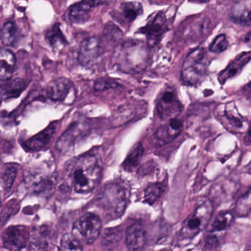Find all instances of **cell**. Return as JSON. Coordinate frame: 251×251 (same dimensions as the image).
<instances>
[{"mask_svg":"<svg viewBox=\"0 0 251 251\" xmlns=\"http://www.w3.org/2000/svg\"><path fill=\"white\" fill-rule=\"evenodd\" d=\"M151 61V48L139 40L125 41L119 44L113 54V64L123 73H139Z\"/></svg>","mask_w":251,"mask_h":251,"instance_id":"6da1fadb","label":"cell"},{"mask_svg":"<svg viewBox=\"0 0 251 251\" xmlns=\"http://www.w3.org/2000/svg\"><path fill=\"white\" fill-rule=\"evenodd\" d=\"M102 170L95 155L86 154L77 158L71 167L72 184L78 193L92 192L99 184Z\"/></svg>","mask_w":251,"mask_h":251,"instance_id":"7a4b0ae2","label":"cell"},{"mask_svg":"<svg viewBox=\"0 0 251 251\" xmlns=\"http://www.w3.org/2000/svg\"><path fill=\"white\" fill-rule=\"evenodd\" d=\"M129 195L127 189L119 184L111 183L105 185L97 197L98 206L113 219L123 216L128 205Z\"/></svg>","mask_w":251,"mask_h":251,"instance_id":"3957f363","label":"cell"},{"mask_svg":"<svg viewBox=\"0 0 251 251\" xmlns=\"http://www.w3.org/2000/svg\"><path fill=\"white\" fill-rule=\"evenodd\" d=\"M214 212V205L210 200L199 201L193 212L186 219L180 228L183 239H192L206 227Z\"/></svg>","mask_w":251,"mask_h":251,"instance_id":"277c9868","label":"cell"},{"mask_svg":"<svg viewBox=\"0 0 251 251\" xmlns=\"http://www.w3.org/2000/svg\"><path fill=\"white\" fill-rule=\"evenodd\" d=\"M207 56L205 50L198 48L186 57L181 70L182 81L189 86H195L205 78L207 73Z\"/></svg>","mask_w":251,"mask_h":251,"instance_id":"5b68a950","label":"cell"},{"mask_svg":"<svg viewBox=\"0 0 251 251\" xmlns=\"http://www.w3.org/2000/svg\"><path fill=\"white\" fill-rule=\"evenodd\" d=\"M102 221L93 213L87 212L73 225L72 234L81 243L92 245L100 236Z\"/></svg>","mask_w":251,"mask_h":251,"instance_id":"8992f818","label":"cell"},{"mask_svg":"<svg viewBox=\"0 0 251 251\" xmlns=\"http://www.w3.org/2000/svg\"><path fill=\"white\" fill-rule=\"evenodd\" d=\"M155 111L158 118L163 120H171L177 118L183 111L176 89L167 87L162 90L156 100Z\"/></svg>","mask_w":251,"mask_h":251,"instance_id":"52a82bcc","label":"cell"},{"mask_svg":"<svg viewBox=\"0 0 251 251\" xmlns=\"http://www.w3.org/2000/svg\"><path fill=\"white\" fill-rule=\"evenodd\" d=\"M168 29L167 17L163 11H159L150 17L147 24L139 29L138 33L145 35L147 45L151 48L160 43Z\"/></svg>","mask_w":251,"mask_h":251,"instance_id":"ba28073f","label":"cell"},{"mask_svg":"<svg viewBox=\"0 0 251 251\" xmlns=\"http://www.w3.org/2000/svg\"><path fill=\"white\" fill-rule=\"evenodd\" d=\"M104 45L99 37L88 38L83 41L78 50V61L83 67H92L100 59L104 53Z\"/></svg>","mask_w":251,"mask_h":251,"instance_id":"9c48e42d","label":"cell"},{"mask_svg":"<svg viewBox=\"0 0 251 251\" xmlns=\"http://www.w3.org/2000/svg\"><path fill=\"white\" fill-rule=\"evenodd\" d=\"M4 247L10 251H20L24 249L28 241L27 228L23 226H11L2 233Z\"/></svg>","mask_w":251,"mask_h":251,"instance_id":"30bf717a","label":"cell"},{"mask_svg":"<svg viewBox=\"0 0 251 251\" xmlns=\"http://www.w3.org/2000/svg\"><path fill=\"white\" fill-rule=\"evenodd\" d=\"M143 14L142 5L137 2H123L113 11V19L123 25H130Z\"/></svg>","mask_w":251,"mask_h":251,"instance_id":"8fae6325","label":"cell"},{"mask_svg":"<svg viewBox=\"0 0 251 251\" xmlns=\"http://www.w3.org/2000/svg\"><path fill=\"white\" fill-rule=\"evenodd\" d=\"M183 124L181 120L176 118L161 126L155 132L154 137L158 145H164L173 142L181 133Z\"/></svg>","mask_w":251,"mask_h":251,"instance_id":"7c38bea8","label":"cell"},{"mask_svg":"<svg viewBox=\"0 0 251 251\" xmlns=\"http://www.w3.org/2000/svg\"><path fill=\"white\" fill-rule=\"evenodd\" d=\"M105 2L97 1H82L72 5L68 10V17L73 24H81L87 21L92 11Z\"/></svg>","mask_w":251,"mask_h":251,"instance_id":"4fadbf2b","label":"cell"},{"mask_svg":"<svg viewBox=\"0 0 251 251\" xmlns=\"http://www.w3.org/2000/svg\"><path fill=\"white\" fill-rule=\"evenodd\" d=\"M146 241V233L141 223H135L127 227L126 245L128 251H142Z\"/></svg>","mask_w":251,"mask_h":251,"instance_id":"5bb4252c","label":"cell"},{"mask_svg":"<svg viewBox=\"0 0 251 251\" xmlns=\"http://www.w3.org/2000/svg\"><path fill=\"white\" fill-rule=\"evenodd\" d=\"M56 123H52L45 130L26 140L23 144L25 149L28 151H38L48 146L56 131Z\"/></svg>","mask_w":251,"mask_h":251,"instance_id":"9a60e30c","label":"cell"},{"mask_svg":"<svg viewBox=\"0 0 251 251\" xmlns=\"http://www.w3.org/2000/svg\"><path fill=\"white\" fill-rule=\"evenodd\" d=\"M73 88V83L69 79L60 77L48 85L47 95L52 100L64 101Z\"/></svg>","mask_w":251,"mask_h":251,"instance_id":"2e32d148","label":"cell"},{"mask_svg":"<svg viewBox=\"0 0 251 251\" xmlns=\"http://www.w3.org/2000/svg\"><path fill=\"white\" fill-rule=\"evenodd\" d=\"M251 60V52H242L219 75V81L224 84L227 80L237 75Z\"/></svg>","mask_w":251,"mask_h":251,"instance_id":"e0dca14e","label":"cell"},{"mask_svg":"<svg viewBox=\"0 0 251 251\" xmlns=\"http://www.w3.org/2000/svg\"><path fill=\"white\" fill-rule=\"evenodd\" d=\"M17 57L11 50H0V80L8 81L15 71Z\"/></svg>","mask_w":251,"mask_h":251,"instance_id":"ac0fdd59","label":"cell"},{"mask_svg":"<svg viewBox=\"0 0 251 251\" xmlns=\"http://www.w3.org/2000/svg\"><path fill=\"white\" fill-rule=\"evenodd\" d=\"M251 1L236 2L230 11V18L231 21L241 25H251Z\"/></svg>","mask_w":251,"mask_h":251,"instance_id":"d6986e66","label":"cell"},{"mask_svg":"<svg viewBox=\"0 0 251 251\" xmlns=\"http://www.w3.org/2000/svg\"><path fill=\"white\" fill-rule=\"evenodd\" d=\"M233 222V215L230 211H222L219 213L211 225L210 237L217 239L230 227Z\"/></svg>","mask_w":251,"mask_h":251,"instance_id":"ffe728a7","label":"cell"},{"mask_svg":"<svg viewBox=\"0 0 251 251\" xmlns=\"http://www.w3.org/2000/svg\"><path fill=\"white\" fill-rule=\"evenodd\" d=\"M19 37V29L14 22L5 23L0 30V40L5 47L15 45Z\"/></svg>","mask_w":251,"mask_h":251,"instance_id":"44dd1931","label":"cell"},{"mask_svg":"<svg viewBox=\"0 0 251 251\" xmlns=\"http://www.w3.org/2000/svg\"><path fill=\"white\" fill-rule=\"evenodd\" d=\"M192 24L188 27L189 36H187L191 41L197 40L199 38L203 37L209 32L211 22L208 19H198L195 20Z\"/></svg>","mask_w":251,"mask_h":251,"instance_id":"7402d4cb","label":"cell"},{"mask_svg":"<svg viewBox=\"0 0 251 251\" xmlns=\"http://www.w3.org/2000/svg\"><path fill=\"white\" fill-rule=\"evenodd\" d=\"M17 175V167L15 164H5L0 167V181L5 189H8L14 184Z\"/></svg>","mask_w":251,"mask_h":251,"instance_id":"603a6c76","label":"cell"},{"mask_svg":"<svg viewBox=\"0 0 251 251\" xmlns=\"http://www.w3.org/2000/svg\"><path fill=\"white\" fill-rule=\"evenodd\" d=\"M143 153L144 148L142 144L138 143L127 155L126 161L123 163V167L128 171L136 168L140 163L142 156H143Z\"/></svg>","mask_w":251,"mask_h":251,"instance_id":"cb8c5ba5","label":"cell"},{"mask_svg":"<svg viewBox=\"0 0 251 251\" xmlns=\"http://www.w3.org/2000/svg\"><path fill=\"white\" fill-rule=\"evenodd\" d=\"M27 83L23 79H14L3 89V95L7 99L17 98L27 88Z\"/></svg>","mask_w":251,"mask_h":251,"instance_id":"d4e9b609","label":"cell"},{"mask_svg":"<svg viewBox=\"0 0 251 251\" xmlns=\"http://www.w3.org/2000/svg\"><path fill=\"white\" fill-rule=\"evenodd\" d=\"M46 39L54 49H58L67 43V39L61 32L59 24L55 25L50 29L47 33Z\"/></svg>","mask_w":251,"mask_h":251,"instance_id":"484cf974","label":"cell"},{"mask_svg":"<svg viewBox=\"0 0 251 251\" xmlns=\"http://www.w3.org/2000/svg\"><path fill=\"white\" fill-rule=\"evenodd\" d=\"M55 177H43L33 183V190L37 193L49 194L55 189Z\"/></svg>","mask_w":251,"mask_h":251,"instance_id":"4316f807","label":"cell"},{"mask_svg":"<svg viewBox=\"0 0 251 251\" xmlns=\"http://www.w3.org/2000/svg\"><path fill=\"white\" fill-rule=\"evenodd\" d=\"M164 192V185L161 183H152L145 191V202L150 204L155 202L161 198Z\"/></svg>","mask_w":251,"mask_h":251,"instance_id":"83f0119b","label":"cell"},{"mask_svg":"<svg viewBox=\"0 0 251 251\" xmlns=\"http://www.w3.org/2000/svg\"><path fill=\"white\" fill-rule=\"evenodd\" d=\"M61 251H83V246L72 233L64 235L61 242Z\"/></svg>","mask_w":251,"mask_h":251,"instance_id":"f1b7e54d","label":"cell"},{"mask_svg":"<svg viewBox=\"0 0 251 251\" xmlns=\"http://www.w3.org/2000/svg\"><path fill=\"white\" fill-rule=\"evenodd\" d=\"M228 41L225 34L217 36L209 45V50L214 53H221L227 50L228 47Z\"/></svg>","mask_w":251,"mask_h":251,"instance_id":"f546056e","label":"cell"},{"mask_svg":"<svg viewBox=\"0 0 251 251\" xmlns=\"http://www.w3.org/2000/svg\"><path fill=\"white\" fill-rule=\"evenodd\" d=\"M117 86H118V84H117V82L114 81L111 79L107 78V77H102V78L98 79L95 81L94 88H95V91L100 92V91L116 88Z\"/></svg>","mask_w":251,"mask_h":251,"instance_id":"4dcf8cb0","label":"cell"},{"mask_svg":"<svg viewBox=\"0 0 251 251\" xmlns=\"http://www.w3.org/2000/svg\"><path fill=\"white\" fill-rule=\"evenodd\" d=\"M251 201H250V192L242 196L236 204V211L239 214H247L250 211Z\"/></svg>","mask_w":251,"mask_h":251,"instance_id":"1f68e13d","label":"cell"},{"mask_svg":"<svg viewBox=\"0 0 251 251\" xmlns=\"http://www.w3.org/2000/svg\"><path fill=\"white\" fill-rule=\"evenodd\" d=\"M1 166H2V151H1V148H0V167Z\"/></svg>","mask_w":251,"mask_h":251,"instance_id":"d6a6232c","label":"cell"}]
</instances>
